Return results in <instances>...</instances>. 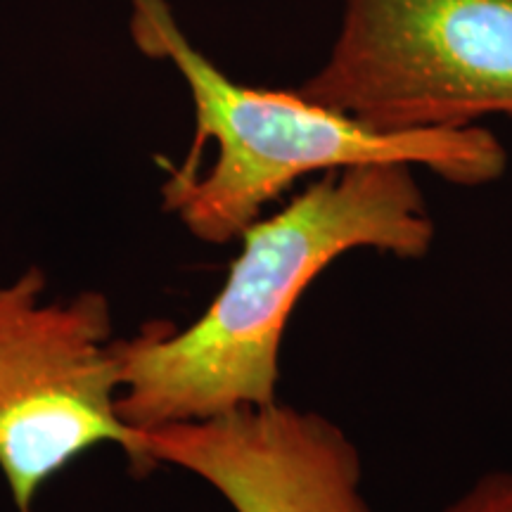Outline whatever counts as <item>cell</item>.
I'll list each match as a JSON object with an SVG mask.
<instances>
[{"mask_svg":"<svg viewBox=\"0 0 512 512\" xmlns=\"http://www.w3.org/2000/svg\"><path fill=\"white\" fill-rule=\"evenodd\" d=\"M434 235L413 166L328 171L240 235L226 283L195 323H152L114 339L119 415L145 432L275 403L285 328L313 280L358 249L420 259Z\"/></svg>","mask_w":512,"mask_h":512,"instance_id":"1","label":"cell"},{"mask_svg":"<svg viewBox=\"0 0 512 512\" xmlns=\"http://www.w3.org/2000/svg\"><path fill=\"white\" fill-rule=\"evenodd\" d=\"M131 36L145 55L174 62L190 88L195 145L162 195L211 245L240 240L266 204L318 171L408 164L448 183L486 185L508 169L501 140L482 126L377 131L299 91L240 86L192 46L166 0H131Z\"/></svg>","mask_w":512,"mask_h":512,"instance_id":"2","label":"cell"},{"mask_svg":"<svg viewBox=\"0 0 512 512\" xmlns=\"http://www.w3.org/2000/svg\"><path fill=\"white\" fill-rule=\"evenodd\" d=\"M304 98L377 131L512 117V0H344Z\"/></svg>","mask_w":512,"mask_h":512,"instance_id":"3","label":"cell"},{"mask_svg":"<svg viewBox=\"0 0 512 512\" xmlns=\"http://www.w3.org/2000/svg\"><path fill=\"white\" fill-rule=\"evenodd\" d=\"M29 268L0 287V472L19 512L88 448L114 444L143 470V432L119 415L121 370L105 294L46 302Z\"/></svg>","mask_w":512,"mask_h":512,"instance_id":"4","label":"cell"},{"mask_svg":"<svg viewBox=\"0 0 512 512\" xmlns=\"http://www.w3.org/2000/svg\"><path fill=\"white\" fill-rule=\"evenodd\" d=\"M162 463L214 486L235 512H373L347 432L278 401L145 430L143 470Z\"/></svg>","mask_w":512,"mask_h":512,"instance_id":"5","label":"cell"},{"mask_svg":"<svg viewBox=\"0 0 512 512\" xmlns=\"http://www.w3.org/2000/svg\"><path fill=\"white\" fill-rule=\"evenodd\" d=\"M444 512H512V472L477 479Z\"/></svg>","mask_w":512,"mask_h":512,"instance_id":"6","label":"cell"}]
</instances>
